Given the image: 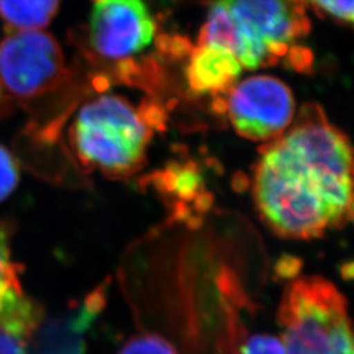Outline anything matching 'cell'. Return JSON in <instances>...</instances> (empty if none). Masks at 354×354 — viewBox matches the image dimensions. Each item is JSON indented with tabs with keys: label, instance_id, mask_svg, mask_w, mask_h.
Returning a JSON list of instances; mask_svg holds the SVG:
<instances>
[{
	"label": "cell",
	"instance_id": "6da1fadb",
	"mask_svg": "<svg viewBox=\"0 0 354 354\" xmlns=\"http://www.w3.org/2000/svg\"><path fill=\"white\" fill-rule=\"evenodd\" d=\"M290 125L260 149L253 200L279 238L311 241L353 218V152L319 105H304Z\"/></svg>",
	"mask_w": 354,
	"mask_h": 354
},
{
	"label": "cell",
	"instance_id": "7a4b0ae2",
	"mask_svg": "<svg viewBox=\"0 0 354 354\" xmlns=\"http://www.w3.org/2000/svg\"><path fill=\"white\" fill-rule=\"evenodd\" d=\"M151 136L149 115L115 95L86 102L70 129L71 147L83 167L111 178L142 169Z\"/></svg>",
	"mask_w": 354,
	"mask_h": 354
},
{
	"label": "cell",
	"instance_id": "3957f363",
	"mask_svg": "<svg viewBox=\"0 0 354 354\" xmlns=\"http://www.w3.org/2000/svg\"><path fill=\"white\" fill-rule=\"evenodd\" d=\"M279 323L286 354H354L348 304L328 279L307 276L289 283Z\"/></svg>",
	"mask_w": 354,
	"mask_h": 354
},
{
	"label": "cell",
	"instance_id": "277c9868",
	"mask_svg": "<svg viewBox=\"0 0 354 354\" xmlns=\"http://www.w3.org/2000/svg\"><path fill=\"white\" fill-rule=\"evenodd\" d=\"M241 38L238 61L247 70L274 64L310 29L295 0H221Z\"/></svg>",
	"mask_w": 354,
	"mask_h": 354
},
{
	"label": "cell",
	"instance_id": "5b68a950",
	"mask_svg": "<svg viewBox=\"0 0 354 354\" xmlns=\"http://www.w3.org/2000/svg\"><path fill=\"white\" fill-rule=\"evenodd\" d=\"M67 76L58 41L41 30H16L0 42V92L32 100L58 88Z\"/></svg>",
	"mask_w": 354,
	"mask_h": 354
},
{
	"label": "cell",
	"instance_id": "8992f818",
	"mask_svg": "<svg viewBox=\"0 0 354 354\" xmlns=\"http://www.w3.org/2000/svg\"><path fill=\"white\" fill-rule=\"evenodd\" d=\"M226 109L241 137L269 142L290 127L295 100L291 89L277 77L256 75L230 89Z\"/></svg>",
	"mask_w": 354,
	"mask_h": 354
},
{
	"label": "cell",
	"instance_id": "52a82bcc",
	"mask_svg": "<svg viewBox=\"0 0 354 354\" xmlns=\"http://www.w3.org/2000/svg\"><path fill=\"white\" fill-rule=\"evenodd\" d=\"M156 26L143 0H95L89 44L105 59H125L149 48Z\"/></svg>",
	"mask_w": 354,
	"mask_h": 354
},
{
	"label": "cell",
	"instance_id": "ba28073f",
	"mask_svg": "<svg viewBox=\"0 0 354 354\" xmlns=\"http://www.w3.org/2000/svg\"><path fill=\"white\" fill-rule=\"evenodd\" d=\"M243 66L231 53L215 46H198L187 68L190 88L205 95L228 92L241 76Z\"/></svg>",
	"mask_w": 354,
	"mask_h": 354
},
{
	"label": "cell",
	"instance_id": "9c48e42d",
	"mask_svg": "<svg viewBox=\"0 0 354 354\" xmlns=\"http://www.w3.org/2000/svg\"><path fill=\"white\" fill-rule=\"evenodd\" d=\"M42 307L26 292L0 311V354H29L42 326Z\"/></svg>",
	"mask_w": 354,
	"mask_h": 354
},
{
	"label": "cell",
	"instance_id": "30bf717a",
	"mask_svg": "<svg viewBox=\"0 0 354 354\" xmlns=\"http://www.w3.org/2000/svg\"><path fill=\"white\" fill-rule=\"evenodd\" d=\"M61 0H0V19L16 30H39L50 24Z\"/></svg>",
	"mask_w": 354,
	"mask_h": 354
},
{
	"label": "cell",
	"instance_id": "8fae6325",
	"mask_svg": "<svg viewBox=\"0 0 354 354\" xmlns=\"http://www.w3.org/2000/svg\"><path fill=\"white\" fill-rule=\"evenodd\" d=\"M11 234L8 225L0 223V311L24 292L20 283L19 266L13 260Z\"/></svg>",
	"mask_w": 354,
	"mask_h": 354
},
{
	"label": "cell",
	"instance_id": "7c38bea8",
	"mask_svg": "<svg viewBox=\"0 0 354 354\" xmlns=\"http://www.w3.org/2000/svg\"><path fill=\"white\" fill-rule=\"evenodd\" d=\"M118 354H177L172 344L155 333H143L129 339Z\"/></svg>",
	"mask_w": 354,
	"mask_h": 354
},
{
	"label": "cell",
	"instance_id": "4fadbf2b",
	"mask_svg": "<svg viewBox=\"0 0 354 354\" xmlns=\"http://www.w3.org/2000/svg\"><path fill=\"white\" fill-rule=\"evenodd\" d=\"M19 181L20 169L15 156L0 145V203L12 194Z\"/></svg>",
	"mask_w": 354,
	"mask_h": 354
},
{
	"label": "cell",
	"instance_id": "5bb4252c",
	"mask_svg": "<svg viewBox=\"0 0 354 354\" xmlns=\"http://www.w3.org/2000/svg\"><path fill=\"white\" fill-rule=\"evenodd\" d=\"M239 354H286L283 342L273 335H253L241 345Z\"/></svg>",
	"mask_w": 354,
	"mask_h": 354
},
{
	"label": "cell",
	"instance_id": "9a60e30c",
	"mask_svg": "<svg viewBox=\"0 0 354 354\" xmlns=\"http://www.w3.org/2000/svg\"><path fill=\"white\" fill-rule=\"evenodd\" d=\"M315 11L330 16L336 21L353 23V0H308Z\"/></svg>",
	"mask_w": 354,
	"mask_h": 354
}]
</instances>
